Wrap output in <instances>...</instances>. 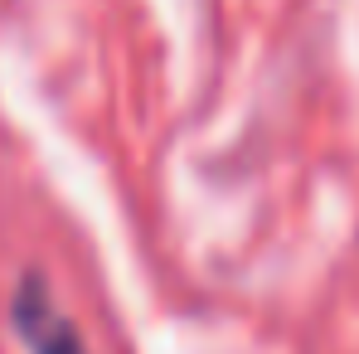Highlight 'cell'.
I'll return each mask as SVG.
<instances>
[{
    "label": "cell",
    "instance_id": "obj_1",
    "mask_svg": "<svg viewBox=\"0 0 359 354\" xmlns=\"http://www.w3.org/2000/svg\"><path fill=\"white\" fill-rule=\"evenodd\" d=\"M10 315H15V330H20L29 354H93L83 345L78 325L59 311V301L44 287V277H25L20 282Z\"/></svg>",
    "mask_w": 359,
    "mask_h": 354
}]
</instances>
